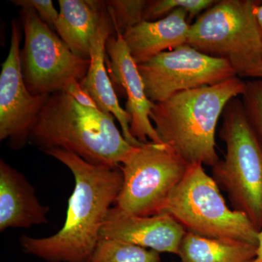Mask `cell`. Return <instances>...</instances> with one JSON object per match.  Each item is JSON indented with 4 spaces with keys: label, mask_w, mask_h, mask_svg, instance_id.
Masks as SVG:
<instances>
[{
    "label": "cell",
    "mask_w": 262,
    "mask_h": 262,
    "mask_svg": "<svg viewBox=\"0 0 262 262\" xmlns=\"http://www.w3.org/2000/svg\"><path fill=\"white\" fill-rule=\"evenodd\" d=\"M163 213L196 235L258 246L260 231L246 215L227 206L220 187L201 164L189 165L170 193Z\"/></svg>",
    "instance_id": "cell-6"
},
{
    "label": "cell",
    "mask_w": 262,
    "mask_h": 262,
    "mask_svg": "<svg viewBox=\"0 0 262 262\" xmlns=\"http://www.w3.org/2000/svg\"><path fill=\"white\" fill-rule=\"evenodd\" d=\"M260 1L222 0L190 25L187 45L228 61L237 77H251L262 63V39L256 9Z\"/></svg>",
    "instance_id": "cell-5"
},
{
    "label": "cell",
    "mask_w": 262,
    "mask_h": 262,
    "mask_svg": "<svg viewBox=\"0 0 262 262\" xmlns=\"http://www.w3.org/2000/svg\"><path fill=\"white\" fill-rule=\"evenodd\" d=\"M10 3L20 8H32L42 21L56 32L59 12L57 11L51 0H13Z\"/></svg>",
    "instance_id": "cell-22"
},
{
    "label": "cell",
    "mask_w": 262,
    "mask_h": 262,
    "mask_svg": "<svg viewBox=\"0 0 262 262\" xmlns=\"http://www.w3.org/2000/svg\"><path fill=\"white\" fill-rule=\"evenodd\" d=\"M146 0L104 1L115 32L123 34L144 20Z\"/></svg>",
    "instance_id": "cell-20"
},
{
    "label": "cell",
    "mask_w": 262,
    "mask_h": 262,
    "mask_svg": "<svg viewBox=\"0 0 262 262\" xmlns=\"http://www.w3.org/2000/svg\"><path fill=\"white\" fill-rule=\"evenodd\" d=\"M251 77L256 79H262V63L258 68L256 69V70L253 72Z\"/></svg>",
    "instance_id": "cell-26"
},
{
    "label": "cell",
    "mask_w": 262,
    "mask_h": 262,
    "mask_svg": "<svg viewBox=\"0 0 262 262\" xmlns=\"http://www.w3.org/2000/svg\"><path fill=\"white\" fill-rule=\"evenodd\" d=\"M189 166L165 144L135 146L120 166L123 182L115 206L141 216L160 214Z\"/></svg>",
    "instance_id": "cell-7"
},
{
    "label": "cell",
    "mask_w": 262,
    "mask_h": 262,
    "mask_svg": "<svg viewBox=\"0 0 262 262\" xmlns=\"http://www.w3.org/2000/svg\"><path fill=\"white\" fill-rule=\"evenodd\" d=\"M187 231L167 213L141 216L114 206L108 211L100 239H113L153 250L179 255Z\"/></svg>",
    "instance_id": "cell-11"
},
{
    "label": "cell",
    "mask_w": 262,
    "mask_h": 262,
    "mask_svg": "<svg viewBox=\"0 0 262 262\" xmlns=\"http://www.w3.org/2000/svg\"><path fill=\"white\" fill-rule=\"evenodd\" d=\"M257 247L249 243L207 238L187 232L178 256L182 262H253Z\"/></svg>",
    "instance_id": "cell-17"
},
{
    "label": "cell",
    "mask_w": 262,
    "mask_h": 262,
    "mask_svg": "<svg viewBox=\"0 0 262 262\" xmlns=\"http://www.w3.org/2000/svg\"><path fill=\"white\" fill-rule=\"evenodd\" d=\"M106 54L112 75L126 93L125 110L131 117V134L142 144H163L150 120L154 103L146 96L138 65L133 59L122 34L114 32L110 36L106 43Z\"/></svg>",
    "instance_id": "cell-12"
},
{
    "label": "cell",
    "mask_w": 262,
    "mask_h": 262,
    "mask_svg": "<svg viewBox=\"0 0 262 262\" xmlns=\"http://www.w3.org/2000/svg\"><path fill=\"white\" fill-rule=\"evenodd\" d=\"M187 10H174L155 21L143 20L122 34L136 64L163 53L187 45L190 24Z\"/></svg>",
    "instance_id": "cell-15"
},
{
    "label": "cell",
    "mask_w": 262,
    "mask_h": 262,
    "mask_svg": "<svg viewBox=\"0 0 262 262\" xmlns=\"http://www.w3.org/2000/svg\"><path fill=\"white\" fill-rule=\"evenodd\" d=\"M61 90L72 96L76 101L82 106L99 110L94 98L91 97L89 93L82 87L80 81L74 77L69 79Z\"/></svg>",
    "instance_id": "cell-23"
},
{
    "label": "cell",
    "mask_w": 262,
    "mask_h": 262,
    "mask_svg": "<svg viewBox=\"0 0 262 262\" xmlns=\"http://www.w3.org/2000/svg\"><path fill=\"white\" fill-rule=\"evenodd\" d=\"M58 5L57 34L76 56L90 61L91 42L105 8L104 1L59 0Z\"/></svg>",
    "instance_id": "cell-16"
},
{
    "label": "cell",
    "mask_w": 262,
    "mask_h": 262,
    "mask_svg": "<svg viewBox=\"0 0 262 262\" xmlns=\"http://www.w3.org/2000/svg\"><path fill=\"white\" fill-rule=\"evenodd\" d=\"M115 118L111 114L82 106L60 90L49 95L29 142L42 150H67L93 165L120 168L135 146L125 140Z\"/></svg>",
    "instance_id": "cell-3"
},
{
    "label": "cell",
    "mask_w": 262,
    "mask_h": 262,
    "mask_svg": "<svg viewBox=\"0 0 262 262\" xmlns=\"http://www.w3.org/2000/svg\"><path fill=\"white\" fill-rule=\"evenodd\" d=\"M246 82L234 77L213 85L188 90L154 103L150 120L162 143L189 165L213 167L217 124L226 105L244 94Z\"/></svg>",
    "instance_id": "cell-2"
},
{
    "label": "cell",
    "mask_w": 262,
    "mask_h": 262,
    "mask_svg": "<svg viewBox=\"0 0 262 262\" xmlns=\"http://www.w3.org/2000/svg\"><path fill=\"white\" fill-rule=\"evenodd\" d=\"M146 96L153 103L173 95L213 85L237 77L229 62L208 56L189 45L163 52L138 65Z\"/></svg>",
    "instance_id": "cell-9"
},
{
    "label": "cell",
    "mask_w": 262,
    "mask_h": 262,
    "mask_svg": "<svg viewBox=\"0 0 262 262\" xmlns=\"http://www.w3.org/2000/svg\"><path fill=\"white\" fill-rule=\"evenodd\" d=\"M114 32L113 21L105 5L99 24L91 42V63L89 71L80 83L94 98L101 111L111 114L117 119L125 140L130 145L141 146L144 144L138 141L131 134L130 115L120 106L105 66L106 41Z\"/></svg>",
    "instance_id": "cell-13"
},
{
    "label": "cell",
    "mask_w": 262,
    "mask_h": 262,
    "mask_svg": "<svg viewBox=\"0 0 262 262\" xmlns=\"http://www.w3.org/2000/svg\"><path fill=\"white\" fill-rule=\"evenodd\" d=\"M20 20L24 34L20 66L31 94L51 95L60 91L69 79L83 80L89 60L76 56L32 8H20Z\"/></svg>",
    "instance_id": "cell-8"
},
{
    "label": "cell",
    "mask_w": 262,
    "mask_h": 262,
    "mask_svg": "<svg viewBox=\"0 0 262 262\" xmlns=\"http://www.w3.org/2000/svg\"><path fill=\"white\" fill-rule=\"evenodd\" d=\"M215 0H149L146 2L144 20L155 21L165 18L174 10H186L188 22L202 14L216 3Z\"/></svg>",
    "instance_id": "cell-19"
},
{
    "label": "cell",
    "mask_w": 262,
    "mask_h": 262,
    "mask_svg": "<svg viewBox=\"0 0 262 262\" xmlns=\"http://www.w3.org/2000/svg\"><path fill=\"white\" fill-rule=\"evenodd\" d=\"M160 253L113 239H100L89 262H160Z\"/></svg>",
    "instance_id": "cell-18"
},
{
    "label": "cell",
    "mask_w": 262,
    "mask_h": 262,
    "mask_svg": "<svg viewBox=\"0 0 262 262\" xmlns=\"http://www.w3.org/2000/svg\"><path fill=\"white\" fill-rule=\"evenodd\" d=\"M22 29L20 20H12L9 53L0 74V140L8 141L15 150L29 142L36 120L49 97L34 96L26 86L20 60Z\"/></svg>",
    "instance_id": "cell-10"
},
{
    "label": "cell",
    "mask_w": 262,
    "mask_h": 262,
    "mask_svg": "<svg viewBox=\"0 0 262 262\" xmlns=\"http://www.w3.org/2000/svg\"><path fill=\"white\" fill-rule=\"evenodd\" d=\"M241 97L248 123L262 149V79L246 82Z\"/></svg>",
    "instance_id": "cell-21"
},
{
    "label": "cell",
    "mask_w": 262,
    "mask_h": 262,
    "mask_svg": "<svg viewBox=\"0 0 262 262\" xmlns=\"http://www.w3.org/2000/svg\"><path fill=\"white\" fill-rule=\"evenodd\" d=\"M73 174L75 189L62 228L50 237L22 235L24 252L48 262H89L123 182L121 169L95 165L60 148L43 150Z\"/></svg>",
    "instance_id": "cell-1"
},
{
    "label": "cell",
    "mask_w": 262,
    "mask_h": 262,
    "mask_svg": "<svg viewBox=\"0 0 262 262\" xmlns=\"http://www.w3.org/2000/svg\"><path fill=\"white\" fill-rule=\"evenodd\" d=\"M49 207L39 203L23 174L0 160V232L48 223Z\"/></svg>",
    "instance_id": "cell-14"
},
{
    "label": "cell",
    "mask_w": 262,
    "mask_h": 262,
    "mask_svg": "<svg viewBox=\"0 0 262 262\" xmlns=\"http://www.w3.org/2000/svg\"><path fill=\"white\" fill-rule=\"evenodd\" d=\"M220 137L226 144L224 160L212 167V178L228 196L232 209L262 229V149L248 123L241 98L222 113Z\"/></svg>",
    "instance_id": "cell-4"
},
{
    "label": "cell",
    "mask_w": 262,
    "mask_h": 262,
    "mask_svg": "<svg viewBox=\"0 0 262 262\" xmlns=\"http://www.w3.org/2000/svg\"><path fill=\"white\" fill-rule=\"evenodd\" d=\"M256 18H257L258 26H259L260 31H261L262 39V3L260 2L259 4L257 5L256 9Z\"/></svg>",
    "instance_id": "cell-25"
},
{
    "label": "cell",
    "mask_w": 262,
    "mask_h": 262,
    "mask_svg": "<svg viewBox=\"0 0 262 262\" xmlns=\"http://www.w3.org/2000/svg\"><path fill=\"white\" fill-rule=\"evenodd\" d=\"M253 262H262V229L258 234L257 251L256 258Z\"/></svg>",
    "instance_id": "cell-24"
}]
</instances>
